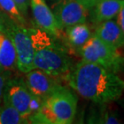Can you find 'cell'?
<instances>
[{"instance_id":"1","label":"cell","mask_w":124,"mask_h":124,"mask_svg":"<svg viewBox=\"0 0 124 124\" xmlns=\"http://www.w3.org/2000/svg\"><path fill=\"white\" fill-rule=\"evenodd\" d=\"M65 79L81 97L97 105L115 102L124 92V81L115 73L83 60L71 68Z\"/></svg>"},{"instance_id":"2","label":"cell","mask_w":124,"mask_h":124,"mask_svg":"<svg viewBox=\"0 0 124 124\" xmlns=\"http://www.w3.org/2000/svg\"><path fill=\"white\" fill-rule=\"evenodd\" d=\"M32 41L35 54L33 66L50 75H66L73 67L72 60L63 46L42 29L27 28Z\"/></svg>"},{"instance_id":"3","label":"cell","mask_w":124,"mask_h":124,"mask_svg":"<svg viewBox=\"0 0 124 124\" xmlns=\"http://www.w3.org/2000/svg\"><path fill=\"white\" fill-rule=\"evenodd\" d=\"M82 59L95 63L117 73L124 67V57L117 48L106 43L94 34L78 50Z\"/></svg>"},{"instance_id":"4","label":"cell","mask_w":124,"mask_h":124,"mask_svg":"<svg viewBox=\"0 0 124 124\" xmlns=\"http://www.w3.org/2000/svg\"><path fill=\"white\" fill-rule=\"evenodd\" d=\"M5 34L14 46L16 54V65L20 72L26 73L33 69L34 50L31 39L25 26L18 24L5 14Z\"/></svg>"},{"instance_id":"5","label":"cell","mask_w":124,"mask_h":124,"mask_svg":"<svg viewBox=\"0 0 124 124\" xmlns=\"http://www.w3.org/2000/svg\"><path fill=\"white\" fill-rule=\"evenodd\" d=\"M54 124H70L75 119L78 98L70 89L62 85L43 101Z\"/></svg>"},{"instance_id":"6","label":"cell","mask_w":124,"mask_h":124,"mask_svg":"<svg viewBox=\"0 0 124 124\" xmlns=\"http://www.w3.org/2000/svg\"><path fill=\"white\" fill-rule=\"evenodd\" d=\"M30 100L31 93L24 78L10 76L4 85L2 103L15 108L21 115L28 119L31 114Z\"/></svg>"},{"instance_id":"7","label":"cell","mask_w":124,"mask_h":124,"mask_svg":"<svg viewBox=\"0 0 124 124\" xmlns=\"http://www.w3.org/2000/svg\"><path fill=\"white\" fill-rule=\"evenodd\" d=\"M52 12L62 30L69 26L86 23L88 9L78 0H60L52 6Z\"/></svg>"},{"instance_id":"8","label":"cell","mask_w":124,"mask_h":124,"mask_svg":"<svg viewBox=\"0 0 124 124\" xmlns=\"http://www.w3.org/2000/svg\"><path fill=\"white\" fill-rule=\"evenodd\" d=\"M24 81L30 93L43 100L61 86L57 76L50 75L38 68H33L26 73Z\"/></svg>"},{"instance_id":"9","label":"cell","mask_w":124,"mask_h":124,"mask_svg":"<svg viewBox=\"0 0 124 124\" xmlns=\"http://www.w3.org/2000/svg\"><path fill=\"white\" fill-rule=\"evenodd\" d=\"M30 5L36 25L54 38L59 37L62 29L58 25L46 0H30Z\"/></svg>"},{"instance_id":"10","label":"cell","mask_w":124,"mask_h":124,"mask_svg":"<svg viewBox=\"0 0 124 124\" xmlns=\"http://www.w3.org/2000/svg\"><path fill=\"white\" fill-rule=\"evenodd\" d=\"M94 35L117 48L124 46V32L115 21L109 19L97 24Z\"/></svg>"},{"instance_id":"11","label":"cell","mask_w":124,"mask_h":124,"mask_svg":"<svg viewBox=\"0 0 124 124\" xmlns=\"http://www.w3.org/2000/svg\"><path fill=\"white\" fill-rule=\"evenodd\" d=\"M124 0H97L91 9V20L94 24L111 19L118 15Z\"/></svg>"},{"instance_id":"12","label":"cell","mask_w":124,"mask_h":124,"mask_svg":"<svg viewBox=\"0 0 124 124\" xmlns=\"http://www.w3.org/2000/svg\"><path fill=\"white\" fill-rule=\"evenodd\" d=\"M65 35L70 47L78 52V50L89 40L93 34L86 23H82L67 27L65 28Z\"/></svg>"},{"instance_id":"13","label":"cell","mask_w":124,"mask_h":124,"mask_svg":"<svg viewBox=\"0 0 124 124\" xmlns=\"http://www.w3.org/2000/svg\"><path fill=\"white\" fill-rule=\"evenodd\" d=\"M0 64L5 70H14L17 68L16 54L14 46L6 34L0 32Z\"/></svg>"},{"instance_id":"14","label":"cell","mask_w":124,"mask_h":124,"mask_svg":"<svg viewBox=\"0 0 124 124\" xmlns=\"http://www.w3.org/2000/svg\"><path fill=\"white\" fill-rule=\"evenodd\" d=\"M29 123L27 118L20 114L12 106L0 104V124H27Z\"/></svg>"},{"instance_id":"15","label":"cell","mask_w":124,"mask_h":124,"mask_svg":"<svg viewBox=\"0 0 124 124\" xmlns=\"http://www.w3.org/2000/svg\"><path fill=\"white\" fill-rule=\"evenodd\" d=\"M99 110H95L90 114L88 123H104V124H118L121 123L119 118L115 113L108 110L106 104H99Z\"/></svg>"},{"instance_id":"16","label":"cell","mask_w":124,"mask_h":124,"mask_svg":"<svg viewBox=\"0 0 124 124\" xmlns=\"http://www.w3.org/2000/svg\"><path fill=\"white\" fill-rule=\"evenodd\" d=\"M0 10L18 24L25 26L26 19L13 0H0Z\"/></svg>"},{"instance_id":"17","label":"cell","mask_w":124,"mask_h":124,"mask_svg":"<svg viewBox=\"0 0 124 124\" xmlns=\"http://www.w3.org/2000/svg\"><path fill=\"white\" fill-rule=\"evenodd\" d=\"M43 101L44 100L42 99L41 97L31 94V100H30V104H29V108H30V112H31L30 116L34 114L40 109L43 103Z\"/></svg>"},{"instance_id":"18","label":"cell","mask_w":124,"mask_h":124,"mask_svg":"<svg viewBox=\"0 0 124 124\" xmlns=\"http://www.w3.org/2000/svg\"><path fill=\"white\" fill-rule=\"evenodd\" d=\"M11 76V72L9 70H4L0 73V104L2 102V94H3L4 85L7 80Z\"/></svg>"},{"instance_id":"19","label":"cell","mask_w":124,"mask_h":124,"mask_svg":"<svg viewBox=\"0 0 124 124\" xmlns=\"http://www.w3.org/2000/svg\"><path fill=\"white\" fill-rule=\"evenodd\" d=\"M16 6L18 7V10L22 13L23 16H27L28 12V7L30 5V0H13Z\"/></svg>"},{"instance_id":"20","label":"cell","mask_w":124,"mask_h":124,"mask_svg":"<svg viewBox=\"0 0 124 124\" xmlns=\"http://www.w3.org/2000/svg\"><path fill=\"white\" fill-rule=\"evenodd\" d=\"M117 23L124 32V2L117 15Z\"/></svg>"},{"instance_id":"21","label":"cell","mask_w":124,"mask_h":124,"mask_svg":"<svg viewBox=\"0 0 124 124\" xmlns=\"http://www.w3.org/2000/svg\"><path fill=\"white\" fill-rule=\"evenodd\" d=\"M78 1L80 2L84 7H86L90 10L96 3L97 0H78Z\"/></svg>"},{"instance_id":"22","label":"cell","mask_w":124,"mask_h":124,"mask_svg":"<svg viewBox=\"0 0 124 124\" xmlns=\"http://www.w3.org/2000/svg\"><path fill=\"white\" fill-rule=\"evenodd\" d=\"M5 13L0 10V32L4 33L6 32V28H5Z\"/></svg>"},{"instance_id":"23","label":"cell","mask_w":124,"mask_h":124,"mask_svg":"<svg viewBox=\"0 0 124 124\" xmlns=\"http://www.w3.org/2000/svg\"><path fill=\"white\" fill-rule=\"evenodd\" d=\"M46 1L48 2V3H50L51 5L53 6V5H54L55 3H57L58 2H59L60 0H46Z\"/></svg>"},{"instance_id":"24","label":"cell","mask_w":124,"mask_h":124,"mask_svg":"<svg viewBox=\"0 0 124 124\" xmlns=\"http://www.w3.org/2000/svg\"><path fill=\"white\" fill-rule=\"evenodd\" d=\"M4 70H5V69H4V68H3V67H2V65L1 64H0V73L3 72Z\"/></svg>"},{"instance_id":"25","label":"cell","mask_w":124,"mask_h":124,"mask_svg":"<svg viewBox=\"0 0 124 124\" xmlns=\"http://www.w3.org/2000/svg\"><path fill=\"white\" fill-rule=\"evenodd\" d=\"M123 105H124V99H123Z\"/></svg>"}]
</instances>
